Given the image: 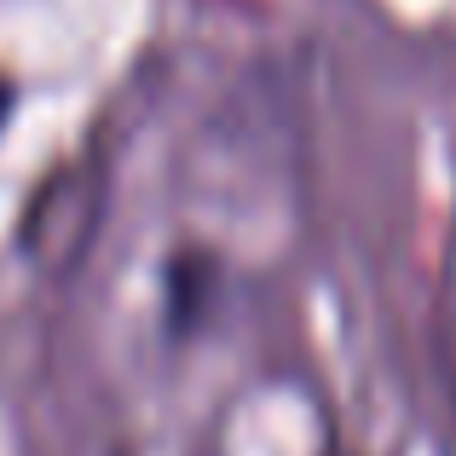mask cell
<instances>
[{
  "instance_id": "6da1fadb",
  "label": "cell",
  "mask_w": 456,
  "mask_h": 456,
  "mask_svg": "<svg viewBox=\"0 0 456 456\" xmlns=\"http://www.w3.org/2000/svg\"><path fill=\"white\" fill-rule=\"evenodd\" d=\"M220 289V272H214L208 255H191V260H174L162 278V312H167V330L185 335L208 318V301Z\"/></svg>"
},
{
  "instance_id": "7a4b0ae2",
  "label": "cell",
  "mask_w": 456,
  "mask_h": 456,
  "mask_svg": "<svg viewBox=\"0 0 456 456\" xmlns=\"http://www.w3.org/2000/svg\"><path fill=\"white\" fill-rule=\"evenodd\" d=\"M12 104H18V87H12V76H0V134H6V116Z\"/></svg>"
}]
</instances>
